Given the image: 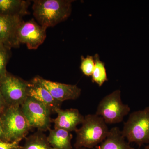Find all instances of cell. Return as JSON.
Instances as JSON below:
<instances>
[{
    "label": "cell",
    "mask_w": 149,
    "mask_h": 149,
    "mask_svg": "<svg viewBox=\"0 0 149 149\" xmlns=\"http://www.w3.org/2000/svg\"><path fill=\"white\" fill-rule=\"evenodd\" d=\"M70 0L33 1V15L42 27H53L68 18L72 11Z\"/></svg>",
    "instance_id": "cell-1"
},
{
    "label": "cell",
    "mask_w": 149,
    "mask_h": 149,
    "mask_svg": "<svg viewBox=\"0 0 149 149\" xmlns=\"http://www.w3.org/2000/svg\"><path fill=\"white\" fill-rule=\"evenodd\" d=\"M27 81L7 74L0 81V92L10 106H20L27 97Z\"/></svg>",
    "instance_id": "cell-7"
},
{
    "label": "cell",
    "mask_w": 149,
    "mask_h": 149,
    "mask_svg": "<svg viewBox=\"0 0 149 149\" xmlns=\"http://www.w3.org/2000/svg\"><path fill=\"white\" fill-rule=\"evenodd\" d=\"M121 133L129 143H136L139 146L149 143V106L131 113Z\"/></svg>",
    "instance_id": "cell-3"
},
{
    "label": "cell",
    "mask_w": 149,
    "mask_h": 149,
    "mask_svg": "<svg viewBox=\"0 0 149 149\" xmlns=\"http://www.w3.org/2000/svg\"><path fill=\"white\" fill-rule=\"evenodd\" d=\"M5 102L3 97L1 93L0 92V113H1L3 111H4L5 110H4V107Z\"/></svg>",
    "instance_id": "cell-21"
},
{
    "label": "cell",
    "mask_w": 149,
    "mask_h": 149,
    "mask_svg": "<svg viewBox=\"0 0 149 149\" xmlns=\"http://www.w3.org/2000/svg\"><path fill=\"white\" fill-rule=\"evenodd\" d=\"M27 97H31L48 107L52 113L60 108L62 102L55 100L43 86L33 80L27 82Z\"/></svg>",
    "instance_id": "cell-12"
},
{
    "label": "cell",
    "mask_w": 149,
    "mask_h": 149,
    "mask_svg": "<svg viewBox=\"0 0 149 149\" xmlns=\"http://www.w3.org/2000/svg\"><path fill=\"white\" fill-rule=\"evenodd\" d=\"M95 60V67L92 75V81L97 83L99 87H101L108 80L106 69L104 63L100 60L97 54L94 56Z\"/></svg>",
    "instance_id": "cell-17"
},
{
    "label": "cell",
    "mask_w": 149,
    "mask_h": 149,
    "mask_svg": "<svg viewBox=\"0 0 149 149\" xmlns=\"http://www.w3.org/2000/svg\"><path fill=\"white\" fill-rule=\"evenodd\" d=\"M30 3L24 0H0V14L22 17L28 13Z\"/></svg>",
    "instance_id": "cell-14"
},
{
    "label": "cell",
    "mask_w": 149,
    "mask_h": 149,
    "mask_svg": "<svg viewBox=\"0 0 149 149\" xmlns=\"http://www.w3.org/2000/svg\"><path fill=\"white\" fill-rule=\"evenodd\" d=\"M1 138L5 139V136L4 131L3 128L2 124L0 120V139Z\"/></svg>",
    "instance_id": "cell-22"
},
{
    "label": "cell",
    "mask_w": 149,
    "mask_h": 149,
    "mask_svg": "<svg viewBox=\"0 0 149 149\" xmlns=\"http://www.w3.org/2000/svg\"><path fill=\"white\" fill-rule=\"evenodd\" d=\"M95 67V60L93 56H88L86 58L81 57L80 69L85 75L92 76Z\"/></svg>",
    "instance_id": "cell-18"
},
{
    "label": "cell",
    "mask_w": 149,
    "mask_h": 149,
    "mask_svg": "<svg viewBox=\"0 0 149 149\" xmlns=\"http://www.w3.org/2000/svg\"><path fill=\"white\" fill-rule=\"evenodd\" d=\"M109 130L103 118L97 114H88L84 117L82 126L75 131L74 147L76 149L93 148L106 139Z\"/></svg>",
    "instance_id": "cell-2"
},
{
    "label": "cell",
    "mask_w": 149,
    "mask_h": 149,
    "mask_svg": "<svg viewBox=\"0 0 149 149\" xmlns=\"http://www.w3.org/2000/svg\"><path fill=\"white\" fill-rule=\"evenodd\" d=\"M4 45H0V81L7 74V63L8 59V54Z\"/></svg>",
    "instance_id": "cell-19"
},
{
    "label": "cell",
    "mask_w": 149,
    "mask_h": 149,
    "mask_svg": "<svg viewBox=\"0 0 149 149\" xmlns=\"http://www.w3.org/2000/svg\"><path fill=\"white\" fill-rule=\"evenodd\" d=\"M145 149H149V145H148V146L145 147Z\"/></svg>",
    "instance_id": "cell-23"
},
{
    "label": "cell",
    "mask_w": 149,
    "mask_h": 149,
    "mask_svg": "<svg viewBox=\"0 0 149 149\" xmlns=\"http://www.w3.org/2000/svg\"><path fill=\"white\" fill-rule=\"evenodd\" d=\"M1 118L5 139L12 142H19L31 128L20 106H10Z\"/></svg>",
    "instance_id": "cell-4"
},
{
    "label": "cell",
    "mask_w": 149,
    "mask_h": 149,
    "mask_svg": "<svg viewBox=\"0 0 149 149\" xmlns=\"http://www.w3.org/2000/svg\"><path fill=\"white\" fill-rule=\"evenodd\" d=\"M21 108L31 128H37V130L42 132L50 129L52 121L51 118L52 112L45 104L33 98L27 97Z\"/></svg>",
    "instance_id": "cell-6"
},
{
    "label": "cell",
    "mask_w": 149,
    "mask_h": 149,
    "mask_svg": "<svg viewBox=\"0 0 149 149\" xmlns=\"http://www.w3.org/2000/svg\"><path fill=\"white\" fill-rule=\"evenodd\" d=\"M97 149H134L125 141L121 131L114 127L109 130L106 139L97 147Z\"/></svg>",
    "instance_id": "cell-13"
},
{
    "label": "cell",
    "mask_w": 149,
    "mask_h": 149,
    "mask_svg": "<svg viewBox=\"0 0 149 149\" xmlns=\"http://www.w3.org/2000/svg\"><path fill=\"white\" fill-rule=\"evenodd\" d=\"M21 149H54L49 143L47 137L43 132H37L27 137Z\"/></svg>",
    "instance_id": "cell-16"
},
{
    "label": "cell",
    "mask_w": 149,
    "mask_h": 149,
    "mask_svg": "<svg viewBox=\"0 0 149 149\" xmlns=\"http://www.w3.org/2000/svg\"><path fill=\"white\" fill-rule=\"evenodd\" d=\"M55 113L57 116L52 120L54 128L63 129L70 132H75L77 125L83 123L85 117L77 109L63 110L58 108L56 110Z\"/></svg>",
    "instance_id": "cell-11"
},
{
    "label": "cell",
    "mask_w": 149,
    "mask_h": 149,
    "mask_svg": "<svg viewBox=\"0 0 149 149\" xmlns=\"http://www.w3.org/2000/svg\"><path fill=\"white\" fill-rule=\"evenodd\" d=\"M47 140L54 149H72L71 132L60 128L49 129Z\"/></svg>",
    "instance_id": "cell-15"
},
{
    "label": "cell",
    "mask_w": 149,
    "mask_h": 149,
    "mask_svg": "<svg viewBox=\"0 0 149 149\" xmlns=\"http://www.w3.org/2000/svg\"><path fill=\"white\" fill-rule=\"evenodd\" d=\"M18 142H4L0 140V149H14L18 147Z\"/></svg>",
    "instance_id": "cell-20"
},
{
    "label": "cell",
    "mask_w": 149,
    "mask_h": 149,
    "mask_svg": "<svg viewBox=\"0 0 149 149\" xmlns=\"http://www.w3.org/2000/svg\"><path fill=\"white\" fill-rule=\"evenodd\" d=\"M32 80L43 86L54 98L61 102L68 100H76L81 95V89L75 85L52 82L39 76Z\"/></svg>",
    "instance_id": "cell-9"
},
{
    "label": "cell",
    "mask_w": 149,
    "mask_h": 149,
    "mask_svg": "<svg viewBox=\"0 0 149 149\" xmlns=\"http://www.w3.org/2000/svg\"><path fill=\"white\" fill-rule=\"evenodd\" d=\"M22 17L0 14V40L6 47L19 46L17 31L22 21Z\"/></svg>",
    "instance_id": "cell-10"
},
{
    "label": "cell",
    "mask_w": 149,
    "mask_h": 149,
    "mask_svg": "<svg viewBox=\"0 0 149 149\" xmlns=\"http://www.w3.org/2000/svg\"><path fill=\"white\" fill-rule=\"evenodd\" d=\"M1 44H3V43L0 40V45H1Z\"/></svg>",
    "instance_id": "cell-25"
},
{
    "label": "cell",
    "mask_w": 149,
    "mask_h": 149,
    "mask_svg": "<svg viewBox=\"0 0 149 149\" xmlns=\"http://www.w3.org/2000/svg\"><path fill=\"white\" fill-rule=\"evenodd\" d=\"M76 149H89L86 148H79Z\"/></svg>",
    "instance_id": "cell-24"
},
{
    "label": "cell",
    "mask_w": 149,
    "mask_h": 149,
    "mask_svg": "<svg viewBox=\"0 0 149 149\" xmlns=\"http://www.w3.org/2000/svg\"><path fill=\"white\" fill-rule=\"evenodd\" d=\"M46 30L34 19L22 21L17 31V40L19 45L25 44L29 50L37 49L45 40Z\"/></svg>",
    "instance_id": "cell-8"
},
{
    "label": "cell",
    "mask_w": 149,
    "mask_h": 149,
    "mask_svg": "<svg viewBox=\"0 0 149 149\" xmlns=\"http://www.w3.org/2000/svg\"><path fill=\"white\" fill-rule=\"evenodd\" d=\"M128 104L123 103L120 90H116L104 97L99 102L96 114L103 118L106 123H119L130 112Z\"/></svg>",
    "instance_id": "cell-5"
}]
</instances>
